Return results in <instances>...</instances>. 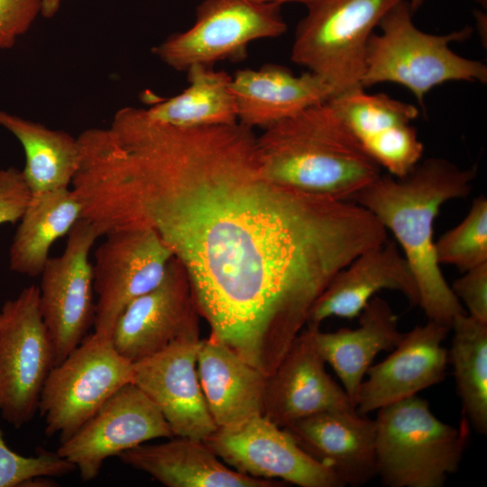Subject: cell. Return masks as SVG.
<instances>
[{
	"label": "cell",
	"instance_id": "cell-1",
	"mask_svg": "<svg viewBox=\"0 0 487 487\" xmlns=\"http://www.w3.org/2000/svg\"><path fill=\"white\" fill-rule=\"evenodd\" d=\"M104 234L151 229L184 267L216 337L271 375L332 278L387 231L352 201L278 185L240 123L182 128L133 115L96 183Z\"/></svg>",
	"mask_w": 487,
	"mask_h": 487
},
{
	"label": "cell",
	"instance_id": "cell-2",
	"mask_svg": "<svg viewBox=\"0 0 487 487\" xmlns=\"http://www.w3.org/2000/svg\"><path fill=\"white\" fill-rule=\"evenodd\" d=\"M475 176V167L462 169L446 159L429 158L403 177L381 174L352 201L391 232L413 273L418 306L428 320L449 327L466 311L436 260L434 224L445 203L470 194Z\"/></svg>",
	"mask_w": 487,
	"mask_h": 487
},
{
	"label": "cell",
	"instance_id": "cell-3",
	"mask_svg": "<svg viewBox=\"0 0 487 487\" xmlns=\"http://www.w3.org/2000/svg\"><path fill=\"white\" fill-rule=\"evenodd\" d=\"M256 147L270 180L307 194L353 201L381 175L328 101L264 129Z\"/></svg>",
	"mask_w": 487,
	"mask_h": 487
},
{
	"label": "cell",
	"instance_id": "cell-4",
	"mask_svg": "<svg viewBox=\"0 0 487 487\" xmlns=\"http://www.w3.org/2000/svg\"><path fill=\"white\" fill-rule=\"evenodd\" d=\"M413 14L409 1L400 0L379 23L381 33L373 32L367 45L363 88L386 82L399 84L423 106L426 95L446 82H487L485 64L462 57L449 47L469 38L472 27L431 34L416 27Z\"/></svg>",
	"mask_w": 487,
	"mask_h": 487
},
{
	"label": "cell",
	"instance_id": "cell-5",
	"mask_svg": "<svg viewBox=\"0 0 487 487\" xmlns=\"http://www.w3.org/2000/svg\"><path fill=\"white\" fill-rule=\"evenodd\" d=\"M374 421L377 476L384 485L442 487L457 471L469 436L464 416L458 427L446 424L415 395L378 409Z\"/></svg>",
	"mask_w": 487,
	"mask_h": 487
},
{
	"label": "cell",
	"instance_id": "cell-6",
	"mask_svg": "<svg viewBox=\"0 0 487 487\" xmlns=\"http://www.w3.org/2000/svg\"><path fill=\"white\" fill-rule=\"evenodd\" d=\"M400 0H312L299 23L291 60L322 78L335 95L362 87L369 39Z\"/></svg>",
	"mask_w": 487,
	"mask_h": 487
},
{
	"label": "cell",
	"instance_id": "cell-7",
	"mask_svg": "<svg viewBox=\"0 0 487 487\" xmlns=\"http://www.w3.org/2000/svg\"><path fill=\"white\" fill-rule=\"evenodd\" d=\"M132 379L133 363L117 353L111 339L87 335L45 380L38 404L45 435L58 436L60 444L67 441Z\"/></svg>",
	"mask_w": 487,
	"mask_h": 487
},
{
	"label": "cell",
	"instance_id": "cell-8",
	"mask_svg": "<svg viewBox=\"0 0 487 487\" xmlns=\"http://www.w3.org/2000/svg\"><path fill=\"white\" fill-rule=\"evenodd\" d=\"M287 30L281 5L256 0H204L188 30L170 35L152 48L168 67L187 71L195 64L213 67L245 58L254 41L276 38Z\"/></svg>",
	"mask_w": 487,
	"mask_h": 487
},
{
	"label": "cell",
	"instance_id": "cell-9",
	"mask_svg": "<svg viewBox=\"0 0 487 487\" xmlns=\"http://www.w3.org/2000/svg\"><path fill=\"white\" fill-rule=\"evenodd\" d=\"M53 366L39 289L32 284L0 310V414L6 422L19 428L33 418Z\"/></svg>",
	"mask_w": 487,
	"mask_h": 487
},
{
	"label": "cell",
	"instance_id": "cell-10",
	"mask_svg": "<svg viewBox=\"0 0 487 487\" xmlns=\"http://www.w3.org/2000/svg\"><path fill=\"white\" fill-rule=\"evenodd\" d=\"M67 235L62 253L46 262L38 287L40 310L52 344L54 366L88 335L95 317L89 254L100 235L84 218Z\"/></svg>",
	"mask_w": 487,
	"mask_h": 487
},
{
	"label": "cell",
	"instance_id": "cell-11",
	"mask_svg": "<svg viewBox=\"0 0 487 487\" xmlns=\"http://www.w3.org/2000/svg\"><path fill=\"white\" fill-rule=\"evenodd\" d=\"M95 252L93 333L111 339L124 309L163 280L173 255L151 229L129 228L108 233Z\"/></svg>",
	"mask_w": 487,
	"mask_h": 487
},
{
	"label": "cell",
	"instance_id": "cell-12",
	"mask_svg": "<svg viewBox=\"0 0 487 487\" xmlns=\"http://www.w3.org/2000/svg\"><path fill=\"white\" fill-rule=\"evenodd\" d=\"M174 434L158 407L134 383L114 393L57 454L70 462L83 482L96 479L106 460L145 442Z\"/></svg>",
	"mask_w": 487,
	"mask_h": 487
},
{
	"label": "cell",
	"instance_id": "cell-13",
	"mask_svg": "<svg viewBox=\"0 0 487 487\" xmlns=\"http://www.w3.org/2000/svg\"><path fill=\"white\" fill-rule=\"evenodd\" d=\"M204 443L230 467L255 478H279L300 487L345 486L330 467L308 455L263 415L217 427Z\"/></svg>",
	"mask_w": 487,
	"mask_h": 487
},
{
	"label": "cell",
	"instance_id": "cell-14",
	"mask_svg": "<svg viewBox=\"0 0 487 487\" xmlns=\"http://www.w3.org/2000/svg\"><path fill=\"white\" fill-rule=\"evenodd\" d=\"M199 316L188 274L173 257L161 283L124 309L115 325L112 344L133 363L179 339L199 335Z\"/></svg>",
	"mask_w": 487,
	"mask_h": 487
},
{
	"label": "cell",
	"instance_id": "cell-15",
	"mask_svg": "<svg viewBox=\"0 0 487 487\" xmlns=\"http://www.w3.org/2000/svg\"><path fill=\"white\" fill-rule=\"evenodd\" d=\"M199 335L179 339L133 363L132 382L158 407L174 436L204 441L217 427L197 372Z\"/></svg>",
	"mask_w": 487,
	"mask_h": 487
},
{
	"label": "cell",
	"instance_id": "cell-16",
	"mask_svg": "<svg viewBox=\"0 0 487 487\" xmlns=\"http://www.w3.org/2000/svg\"><path fill=\"white\" fill-rule=\"evenodd\" d=\"M328 102L369 156L390 175L400 178L421 160L424 146L411 121L418 110L409 103L363 87L332 96Z\"/></svg>",
	"mask_w": 487,
	"mask_h": 487
},
{
	"label": "cell",
	"instance_id": "cell-17",
	"mask_svg": "<svg viewBox=\"0 0 487 487\" xmlns=\"http://www.w3.org/2000/svg\"><path fill=\"white\" fill-rule=\"evenodd\" d=\"M450 330L428 320L404 333L392 353L368 369L354 399L356 410L367 415L442 382L448 363L443 343Z\"/></svg>",
	"mask_w": 487,
	"mask_h": 487
},
{
	"label": "cell",
	"instance_id": "cell-18",
	"mask_svg": "<svg viewBox=\"0 0 487 487\" xmlns=\"http://www.w3.org/2000/svg\"><path fill=\"white\" fill-rule=\"evenodd\" d=\"M313 328L296 336L275 371L265 377L263 413L280 427L331 409H353L345 391L326 372Z\"/></svg>",
	"mask_w": 487,
	"mask_h": 487
},
{
	"label": "cell",
	"instance_id": "cell-19",
	"mask_svg": "<svg viewBox=\"0 0 487 487\" xmlns=\"http://www.w3.org/2000/svg\"><path fill=\"white\" fill-rule=\"evenodd\" d=\"M383 289L400 292L412 307L419 304L411 269L397 243L388 239L360 253L332 278L311 307L306 325L319 326L332 317H357Z\"/></svg>",
	"mask_w": 487,
	"mask_h": 487
},
{
	"label": "cell",
	"instance_id": "cell-20",
	"mask_svg": "<svg viewBox=\"0 0 487 487\" xmlns=\"http://www.w3.org/2000/svg\"><path fill=\"white\" fill-rule=\"evenodd\" d=\"M282 428L345 486H361L377 476L375 421L356 409L322 411Z\"/></svg>",
	"mask_w": 487,
	"mask_h": 487
},
{
	"label": "cell",
	"instance_id": "cell-21",
	"mask_svg": "<svg viewBox=\"0 0 487 487\" xmlns=\"http://www.w3.org/2000/svg\"><path fill=\"white\" fill-rule=\"evenodd\" d=\"M231 85L238 123L251 129H267L335 96L319 76L308 70L295 75L273 63L237 70Z\"/></svg>",
	"mask_w": 487,
	"mask_h": 487
},
{
	"label": "cell",
	"instance_id": "cell-22",
	"mask_svg": "<svg viewBox=\"0 0 487 487\" xmlns=\"http://www.w3.org/2000/svg\"><path fill=\"white\" fill-rule=\"evenodd\" d=\"M121 462L144 472L168 487H274L276 481L255 478L231 469L201 440L173 436L142 444L118 455Z\"/></svg>",
	"mask_w": 487,
	"mask_h": 487
},
{
	"label": "cell",
	"instance_id": "cell-23",
	"mask_svg": "<svg viewBox=\"0 0 487 487\" xmlns=\"http://www.w3.org/2000/svg\"><path fill=\"white\" fill-rule=\"evenodd\" d=\"M197 372L216 427H232L262 415L265 376L211 335L200 341Z\"/></svg>",
	"mask_w": 487,
	"mask_h": 487
},
{
	"label": "cell",
	"instance_id": "cell-24",
	"mask_svg": "<svg viewBox=\"0 0 487 487\" xmlns=\"http://www.w3.org/2000/svg\"><path fill=\"white\" fill-rule=\"evenodd\" d=\"M358 317L359 326L354 329L322 332L319 326H311L319 354L334 369L354 405L375 357L382 351L393 350L404 334L399 329L398 316L380 297H373Z\"/></svg>",
	"mask_w": 487,
	"mask_h": 487
},
{
	"label": "cell",
	"instance_id": "cell-25",
	"mask_svg": "<svg viewBox=\"0 0 487 487\" xmlns=\"http://www.w3.org/2000/svg\"><path fill=\"white\" fill-rule=\"evenodd\" d=\"M82 218V207L71 188L31 195L9 248L11 271L36 277L51 245Z\"/></svg>",
	"mask_w": 487,
	"mask_h": 487
},
{
	"label": "cell",
	"instance_id": "cell-26",
	"mask_svg": "<svg viewBox=\"0 0 487 487\" xmlns=\"http://www.w3.org/2000/svg\"><path fill=\"white\" fill-rule=\"evenodd\" d=\"M188 86L179 94L161 98L147 92L148 115L175 127L192 128L238 122L232 76L213 67L195 64L187 69Z\"/></svg>",
	"mask_w": 487,
	"mask_h": 487
},
{
	"label": "cell",
	"instance_id": "cell-27",
	"mask_svg": "<svg viewBox=\"0 0 487 487\" xmlns=\"http://www.w3.org/2000/svg\"><path fill=\"white\" fill-rule=\"evenodd\" d=\"M0 126L23 149L22 173L32 195L69 188L80 161L78 137L5 110H0Z\"/></svg>",
	"mask_w": 487,
	"mask_h": 487
},
{
	"label": "cell",
	"instance_id": "cell-28",
	"mask_svg": "<svg viewBox=\"0 0 487 487\" xmlns=\"http://www.w3.org/2000/svg\"><path fill=\"white\" fill-rule=\"evenodd\" d=\"M448 362L454 369L463 416L479 434L487 433V323L467 313L456 316Z\"/></svg>",
	"mask_w": 487,
	"mask_h": 487
},
{
	"label": "cell",
	"instance_id": "cell-29",
	"mask_svg": "<svg viewBox=\"0 0 487 487\" xmlns=\"http://www.w3.org/2000/svg\"><path fill=\"white\" fill-rule=\"evenodd\" d=\"M439 264H449L464 272L487 262V199H473L464 218L435 242Z\"/></svg>",
	"mask_w": 487,
	"mask_h": 487
},
{
	"label": "cell",
	"instance_id": "cell-30",
	"mask_svg": "<svg viewBox=\"0 0 487 487\" xmlns=\"http://www.w3.org/2000/svg\"><path fill=\"white\" fill-rule=\"evenodd\" d=\"M75 470L57 452L39 449L31 456L14 452L5 444L0 429V487L29 486L37 477L64 476Z\"/></svg>",
	"mask_w": 487,
	"mask_h": 487
},
{
	"label": "cell",
	"instance_id": "cell-31",
	"mask_svg": "<svg viewBox=\"0 0 487 487\" xmlns=\"http://www.w3.org/2000/svg\"><path fill=\"white\" fill-rule=\"evenodd\" d=\"M41 9L42 0H0V50L12 48Z\"/></svg>",
	"mask_w": 487,
	"mask_h": 487
},
{
	"label": "cell",
	"instance_id": "cell-32",
	"mask_svg": "<svg viewBox=\"0 0 487 487\" xmlns=\"http://www.w3.org/2000/svg\"><path fill=\"white\" fill-rule=\"evenodd\" d=\"M450 287L468 315L487 323V262L463 272Z\"/></svg>",
	"mask_w": 487,
	"mask_h": 487
},
{
	"label": "cell",
	"instance_id": "cell-33",
	"mask_svg": "<svg viewBox=\"0 0 487 487\" xmlns=\"http://www.w3.org/2000/svg\"><path fill=\"white\" fill-rule=\"evenodd\" d=\"M31 195L22 170L14 167L0 169V225L18 222Z\"/></svg>",
	"mask_w": 487,
	"mask_h": 487
},
{
	"label": "cell",
	"instance_id": "cell-34",
	"mask_svg": "<svg viewBox=\"0 0 487 487\" xmlns=\"http://www.w3.org/2000/svg\"><path fill=\"white\" fill-rule=\"evenodd\" d=\"M64 0H42L41 15L45 18L53 17L59 11Z\"/></svg>",
	"mask_w": 487,
	"mask_h": 487
},
{
	"label": "cell",
	"instance_id": "cell-35",
	"mask_svg": "<svg viewBox=\"0 0 487 487\" xmlns=\"http://www.w3.org/2000/svg\"><path fill=\"white\" fill-rule=\"evenodd\" d=\"M256 1H260V2H268V3H276V4H280V5H282L284 3H301V4H304V5H307L308 3L311 2L312 0H256Z\"/></svg>",
	"mask_w": 487,
	"mask_h": 487
},
{
	"label": "cell",
	"instance_id": "cell-36",
	"mask_svg": "<svg viewBox=\"0 0 487 487\" xmlns=\"http://www.w3.org/2000/svg\"><path fill=\"white\" fill-rule=\"evenodd\" d=\"M425 0H409L413 13H415L424 3Z\"/></svg>",
	"mask_w": 487,
	"mask_h": 487
},
{
	"label": "cell",
	"instance_id": "cell-37",
	"mask_svg": "<svg viewBox=\"0 0 487 487\" xmlns=\"http://www.w3.org/2000/svg\"><path fill=\"white\" fill-rule=\"evenodd\" d=\"M475 1L478 2L480 5H482V6H484V8L486 9L487 0H475Z\"/></svg>",
	"mask_w": 487,
	"mask_h": 487
}]
</instances>
